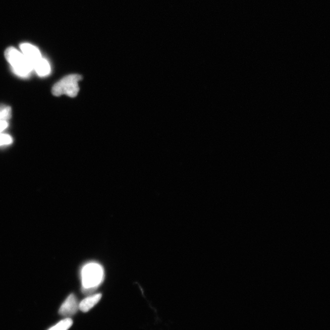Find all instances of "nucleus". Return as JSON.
I'll use <instances>...</instances> for the list:
<instances>
[{
  "label": "nucleus",
  "mask_w": 330,
  "mask_h": 330,
  "mask_svg": "<svg viewBox=\"0 0 330 330\" xmlns=\"http://www.w3.org/2000/svg\"><path fill=\"white\" fill-rule=\"evenodd\" d=\"M6 59L12 67L13 71L20 77H27L33 71V66L26 59L24 54L14 47L7 49L5 53Z\"/></svg>",
  "instance_id": "2"
},
{
  "label": "nucleus",
  "mask_w": 330,
  "mask_h": 330,
  "mask_svg": "<svg viewBox=\"0 0 330 330\" xmlns=\"http://www.w3.org/2000/svg\"><path fill=\"white\" fill-rule=\"evenodd\" d=\"M102 299V294H97L85 298L79 303V309L83 312L90 311Z\"/></svg>",
  "instance_id": "6"
},
{
  "label": "nucleus",
  "mask_w": 330,
  "mask_h": 330,
  "mask_svg": "<svg viewBox=\"0 0 330 330\" xmlns=\"http://www.w3.org/2000/svg\"><path fill=\"white\" fill-rule=\"evenodd\" d=\"M73 324V321L70 318H66L61 320L56 325L51 327L48 330H68Z\"/></svg>",
  "instance_id": "8"
},
{
  "label": "nucleus",
  "mask_w": 330,
  "mask_h": 330,
  "mask_svg": "<svg viewBox=\"0 0 330 330\" xmlns=\"http://www.w3.org/2000/svg\"><path fill=\"white\" fill-rule=\"evenodd\" d=\"M13 139L10 135L7 134H0V146L10 145L12 144Z\"/></svg>",
  "instance_id": "10"
},
{
  "label": "nucleus",
  "mask_w": 330,
  "mask_h": 330,
  "mask_svg": "<svg viewBox=\"0 0 330 330\" xmlns=\"http://www.w3.org/2000/svg\"><path fill=\"white\" fill-rule=\"evenodd\" d=\"M33 70L35 71L40 77H45L50 74L51 68L48 61L42 58L38 62L33 66Z\"/></svg>",
  "instance_id": "7"
},
{
  "label": "nucleus",
  "mask_w": 330,
  "mask_h": 330,
  "mask_svg": "<svg viewBox=\"0 0 330 330\" xmlns=\"http://www.w3.org/2000/svg\"><path fill=\"white\" fill-rule=\"evenodd\" d=\"M79 309V303L74 294L69 295L60 307L59 313L66 318H70L77 313Z\"/></svg>",
  "instance_id": "4"
},
{
  "label": "nucleus",
  "mask_w": 330,
  "mask_h": 330,
  "mask_svg": "<svg viewBox=\"0 0 330 330\" xmlns=\"http://www.w3.org/2000/svg\"><path fill=\"white\" fill-rule=\"evenodd\" d=\"M9 126L8 121H0V134L7 128Z\"/></svg>",
  "instance_id": "11"
},
{
  "label": "nucleus",
  "mask_w": 330,
  "mask_h": 330,
  "mask_svg": "<svg viewBox=\"0 0 330 330\" xmlns=\"http://www.w3.org/2000/svg\"><path fill=\"white\" fill-rule=\"evenodd\" d=\"M12 117V109L10 106L0 105V121H8Z\"/></svg>",
  "instance_id": "9"
},
{
  "label": "nucleus",
  "mask_w": 330,
  "mask_h": 330,
  "mask_svg": "<svg viewBox=\"0 0 330 330\" xmlns=\"http://www.w3.org/2000/svg\"><path fill=\"white\" fill-rule=\"evenodd\" d=\"M20 48L22 53L24 54L28 62L31 63L33 68L34 65L42 58L39 49L35 46L30 44V43H22L20 46Z\"/></svg>",
  "instance_id": "5"
},
{
  "label": "nucleus",
  "mask_w": 330,
  "mask_h": 330,
  "mask_svg": "<svg viewBox=\"0 0 330 330\" xmlns=\"http://www.w3.org/2000/svg\"><path fill=\"white\" fill-rule=\"evenodd\" d=\"M104 279L103 268L101 265L95 262L87 263L82 270L83 292L89 294L94 291Z\"/></svg>",
  "instance_id": "1"
},
{
  "label": "nucleus",
  "mask_w": 330,
  "mask_h": 330,
  "mask_svg": "<svg viewBox=\"0 0 330 330\" xmlns=\"http://www.w3.org/2000/svg\"><path fill=\"white\" fill-rule=\"evenodd\" d=\"M82 77L78 74L68 75L59 81L52 88V94L55 96L67 95L71 97H76L80 91L79 82Z\"/></svg>",
  "instance_id": "3"
}]
</instances>
